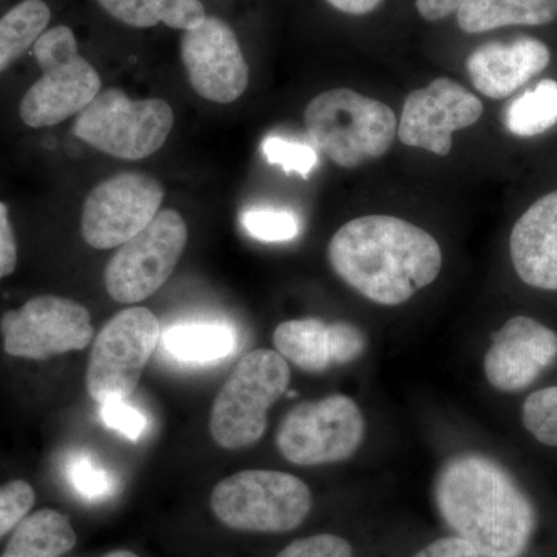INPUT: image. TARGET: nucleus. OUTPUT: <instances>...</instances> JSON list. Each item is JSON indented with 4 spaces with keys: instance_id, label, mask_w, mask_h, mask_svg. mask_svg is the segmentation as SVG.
<instances>
[{
    "instance_id": "f257e3e1",
    "label": "nucleus",
    "mask_w": 557,
    "mask_h": 557,
    "mask_svg": "<svg viewBox=\"0 0 557 557\" xmlns=\"http://www.w3.org/2000/svg\"><path fill=\"white\" fill-rule=\"evenodd\" d=\"M435 505L443 522L480 557H522L537 527L536 508L493 458L465 453L437 474Z\"/></svg>"
},
{
    "instance_id": "f03ea898",
    "label": "nucleus",
    "mask_w": 557,
    "mask_h": 557,
    "mask_svg": "<svg viewBox=\"0 0 557 557\" xmlns=\"http://www.w3.org/2000/svg\"><path fill=\"white\" fill-rule=\"evenodd\" d=\"M332 269L380 306H401L438 277L443 252L420 226L392 215L347 222L329 245Z\"/></svg>"
},
{
    "instance_id": "7ed1b4c3",
    "label": "nucleus",
    "mask_w": 557,
    "mask_h": 557,
    "mask_svg": "<svg viewBox=\"0 0 557 557\" xmlns=\"http://www.w3.org/2000/svg\"><path fill=\"white\" fill-rule=\"evenodd\" d=\"M304 121L314 148L346 170L386 156L398 131L394 110L350 89L318 95Z\"/></svg>"
},
{
    "instance_id": "20e7f679",
    "label": "nucleus",
    "mask_w": 557,
    "mask_h": 557,
    "mask_svg": "<svg viewBox=\"0 0 557 557\" xmlns=\"http://www.w3.org/2000/svg\"><path fill=\"white\" fill-rule=\"evenodd\" d=\"M287 361L269 348L252 350L237 362L212 405L209 431L219 446L242 449L263 437L269 409L287 392Z\"/></svg>"
},
{
    "instance_id": "39448f33",
    "label": "nucleus",
    "mask_w": 557,
    "mask_h": 557,
    "mask_svg": "<svg viewBox=\"0 0 557 557\" xmlns=\"http://www.w3.org/2000/svg\"><path fill=\"white\" fill-rule=\"evenodd\" d=\"M33 47L42 76L22 98L20 113L28 127L40 129L79 115L100 94L101 79L65 25L44 32Z\"/></svg>"
},
{
    "instance_id": "423d86ee",
    "label": "nucleus",
    "mask_w": 557,
    "mask_h": 557,
    "mask_svg": "<svg viewBox=\"0 0 557 557\" xmlns=\"http://www.w3.org/2000/svg\"><path fill=\"white\" fill-rule=\"evenodd\" d=\"M311 493L287 472L249 469L218 483L211 494L215 518L228 528L252 533H288L311 511Z\"/></svg>"
},
{
    "instance_id": "0eeeda50",
    "label": "nucleus",
    "mask_w": 557,
    "mask_h": 557,
    "mask_svg": "<svg viewBox=\"0 0 557 557\" xmlns=\"http://www.w3.org/2000/svg\"><path fill=\"white\" fill-rule=\"evenodd\" d=\"M174 127L166 101H134L120 89H109L79 113L75 135L91 148L121 160H143L163 148Z\"/></svg>"
},
{
    "instance_id": "6e6552de",
    "label": "nucleus",
    "mask_w": 557,
    "mask_h": 557,
    "mask_svg": "<svg viewBox=\"0 0 557 557\" xmlns=\"http://www.w3.org/2000/svg\"><path fill=\"white\" fill-rule=\"evenodd\" d=\"M366 423L361 409L346 395L300 403L277 429L282 456L299 467L346 461L361 446Z\"/></svg>"
},
{
    "instance_id": "1a4fd4ad",
    "label": "nucleus",
    "mask_w": 557,
    "mask_h": 557,
    "mask_svg": "<svg viewBox=\"0 0 557 557\" xmlns=\"http://www.w3.org/2000/svg\"><path fill=\"white\" fill-rule=\"evenodd\" d=\"M188 242L185 219L164 209L109 260L104 284L110 298L137 304L159 292L174 273Z\"/></svg>"
},
{
    "instance_id": "9d476101",
    "label": "nucleus",
    "mask_w": 557,
    "mask_h": 557,
    "mask_svg": "<svg viewBox=\"0 0 557 557\" xmlns=\"http://www.w3.org/2000/svg\"><path fill=\"white\" fill-rule=\"evenodd\" d=\"M160 339V322L145 307L116 313L94 341L87 366V391L101 405L134 394Z\"/></svg>"
},
{
    "instance_id": "9b49d317",
    "label": "nucleus",
    "mask_w": 557,
    "mask_h": 557,
    "mask_svg": "<svg viewBox=\"0 0 557 557\" xmlns=\"http://www.w3.org/2000/svg\"><path fill=\"white\" fill-rule=\"evenodd\" d=\"M3 348L11 357L49 359L84 350L94 339L86 307L61 296H38L0 319Z\"/></svg>"
},
{
    "instance_id": "f8f14e48",
    "label": "nucleus",
    "mask_w": 557,
    "mask_h": 557,
    "mask_svg": "<svg viewBox=\"0 0 557 557\" xmlns=\"http://www.w3.org/2000/svg\"><path fill=\"white\" fill-rule=\"evenodd\" d=\"M163 197V186L150 175H113L87 196L81 215L84 240L97 249L121 247L157 218Z\"/></svg>"
},
{
    "instance_id": "ddd939ff",
    "label": "nucleus",
    "mask_w": 557,
    "mask_h": 557,
    "mask_svg": "<svg viewBox=\"0 0 557 557\" xmlns=\"http://www.w3.org/2000/svg\"><path fill=\"white\" fill-rule=\"evenodd\" d=\"M483 113L482 101L449 78H438L406 98L397 135L403 145L446 157L454 132L474 126Z\"/></svg>"
},
{
    "instance_id": "4468645a",
    "label": "nucleus",
    "mask_w": 557,
    "mask_h": 557,
    "mask_svg": "<svg viewBox=\"0 0 557 557\" xmlns=\"http://www.w3.org/2000/svg\"><path fill=\"white\" fill-rule=\"evenodd\" d=\"M180 51L190 86L205 100L230 104L247 90L248 64L225 21L207 17L183 32Z\"/></svg>"
},
{
    "instance_id": "2eb2a0df",
    "label": "nucleus",
    "mask_w": 557,
    "mask_h": 557,
    "mask_svg": "<svg viewBox=\"0 0 557 557\" xmlns=\"http://www.w3.org/2000/svg\"><path fill=\"white\" fill-rule=\"evenodd\" d=\"M557 359V333L533 318L509 319L493 335L483 369L500 392L530 387Z\"/></svg>"
},
{
    "instance_id": "dca6fc26",
    "label": "nucleus",
    "mask_w": 557,
    "mask_h": 557,
    "mask_svg": "<svg viewBox=\"0 0 557 557\" xmlns=\"http://www.w3.org/2000/svg\"><path fill=\"white\" fill-rule=\"evenodd\" d=\"M552 54L542 40L519 38L490 42L469 54V78L491 100L511 97L528 81L548 67Z\"/></svg>"
},
{
    "instance_id": "f3484780",
    "label": "nucleus",
    "mask_w": 557,
    "mask_h": 557,
    "mask_svg": "<svg viewBox=\"0 0 557 557\" xmlns=\"http://www.w3.org/2000/svg\"><path fill=\"white\" fill-rule=\"evenodd\" d=\"M509 255L527 285L557 292V190L541 197L518 220L509 237Z\"/></svg>"
},
{
    "instance_id": "a211bd4d",
    "label": "nucleus",
    "mask_w": 557,
    "mask_h": 557,
    "mask_svg": "<svg viewBox=\"0 0 557 557\" xmlns=\"http://www.w3.org/2000/svg\"><path fill=\"white\" fill-rule=\"evenodd\" d=\"M465 33H485L509 25H547L557 20V0H467L457 11Z\"/></svg>"
},
{
    "instance_id": "6ab92c4d",
    "label": "nucleus",
    "mask_w": 557,
    "mask_h": 557,
    "mask_svg": "<svg viewBox=\"0 0 557 557\" xmlns=\"http://www.w3.org/2000/svg\"><path fill=\"white\" fill-rule=\"evenodd\" d=\"M76 533L67 516L40 509L14 528L0 557H61L75 547Z\"/></svg>"
},
{
    "instance_id": "aec40b11",
    "label": "nucleus",
    "mask_w": 557,
    "mask_h": 557,
    "mask_svg": "<svg viewBox=\"0 0 557 557\" xmlns=\"http://www.w3.org/2000/svg\"><path fill=\"white\" fill-rule=\"evenodd\" d=\"M161 343L172 358L188 364H212L237 350L236 330L220 322L175 325L161 335Z\"/></svg>"
},
{
    "instance_id": "412c9836",
    "label": "nucleus",
    "mask_w": 557,
    "mask_h": 557,
    "mask_svg": "<svg viewBox=\"0 0 557 557\" xmlns=\"http://www.w3.org/2000/svg\"><path fill=\"white\" fill-rule=\"evenodd\" d=\"M329 325L318 318L282 322L274 330V347L285 361L293 362L304 372H324L333 364Z\"/></svg>"
},
{
    "instance_id": "4be33fe9",
    "label": "nucleus",
    "mask_w": 557,
    "mask_h": 557,
    "mask_svg": "<svg viewBox=\"0 0 557 557\" xmlns=\"http://www.w3.org/2000/svg\"><path fill=\"white\" fill-rule=\"evenodd\" d=\"M115 20L131 27L149 28L159 24L190 30L207 20L200 0H98Z\"/></svg>"
},
{
    "instance_id": "5701e85b",
    "label": "nucleus",
    "mask_w": 557,
    "mask_h": 557,
    "mask_svg": "<svg viewBox=\"0 0 557 557\" xmlns=\"http://www.w3.org/2000/svg\"><path fill=\"white\" fill-rule=\"evenodd\" d=\"M50 22V9L42 0H24L0 20V73L20 60Z\"/></svg>"
},
{
    "instance_id": "b1692460",
    "label": "nucleus",
    "mask_w": 557,
    "mask_h": 557,
    "mask_svg": "<svg viewBox=\"0 0 557 557\" xmlns=\"http://www.w3.org/2000/svg\"><path fill=\"white\" fill-rule=\"evenodd\" d=\"M557 124V81L544 79L508 106L505 126L516 137H536Z\"/></svg>"
},
{
    "instance_id": "393cba45",
    "label": "nucleus",
    "mask_w": 557,
    "mask_h": 557,
    "mask_svg": "<svg viewBox=\"0 0 557 557\" xmlns=\"http://www.w3.org/2000/svg\"><path fill=\"white\" fill-rule=\"evenodd\" d=\"M522 421L537 442L557 448V386L531 394L523 403Z\"/></svg>"
},
{
    "instance_id": "a878e982",
    "label": "nucleus",
    "mask_w": 557,
    "mask_h": 557,
    "mask_svg": "<svg viewBox=\"0 0 557 557\" xmlns=\"http://www.w3.org/2000/svg\"><path fill=\"white\" fill-rule=\"evenodd\" d=\"M240 220L249 236L262 242H288L299 234V220L288 211L249 209Z\"/></svg>"
},
{
    "instance_id": "bb28decb",
    "label": "nucleus",
    "mask_w": 557,
    "mask_h": 557,
    "mask_svg": "<svg viewBox=\"0 0 557 557\" xmlns=\"http://www.w3.org/2000/svg\"><path fill=\"white\" fill-rule=\"evenodd\" d=\"M262 152L271 164H277L285 172H296L309 178L318 164L317 150L302 143H293L278 137H267L262 141Z\"/></svg>"
},
{
    "instance_id": "cd10ccee",
    "label": "nucleus",
    "mask_w": 557,
    "mask_h": 557,
    "mask_svg": "<svg viewBox=\"0 0 557 557\" xmlns=\"http://www.w3.org/2000/svg\"><path fill=\"white\" fill-rule=\"evenodd\" d=\"M69 479L73 487L87 500H102L113 491L112 475L87 454L70 460Z\"/></svg>"
},
{
    "instance_id": "c85d7f7f",
    "label": "nucleus",
    "mask_w": 557,
    "mask_h": 557,
    "mask_svg": "<svg viewBox=\"0 0 557 557\" xmlns=\"http://www.w3.org/2000/svg\"><path fill=\"white\" fill-rule=\"evenodd\" d=\"M35 500V490L25 480H13L0 486V537L27 518Z\"/></svg>"
},
{
    "instance_id": "c756f323",
    "label": "nucleus",
    "mask_w": 557,
    "mask_h": 557,
    "mask_svg": "<svg viewBox=\"0 0 557 557\" xmlns=\"http://www.w3.org/2000/svg\"><path fill=\"white\" fill-rule=\"evenodd\" d=\"M100 416L106 426L119 431L124 437L138 442L148 429L145 413L134 406L127 405L124 399L112 398L101 403Z\"/></svg>"
},
{
    "instance_id": "7c9ffc66",
    "label": "nucleus",
    "mask_w": 557,
    "mask_h": 557,
    "mask_svg": "<svg viewBox=\"0 0 557 557\" xmlns=\"http://www.w3.org/2000/svg\"><path fill=\"white\" fill-rule=\"evenodd\" d=\"M277 557H354V548L336 534H314L292 542Z\"/></svg>"
},
{
    "instance_id": "2f4dec72",
    "label": "nucleus",
    "mask_w": 557,
    "mask_h": 557,
    "mask_svg": "<svg viewBox=\"0 0 557 557\" xmlns=\"http://www.w3.org/2000/svg\"><path fill=\"white\" fill-rule=\"evenodd\" d=\"M329 330L333 364H348L364 354L368 339L357 325L350 324V322H335V324L329 325Z\"/></svg>"
},
{
    "instance_id": "473e14b6",
    "label": "nucleus",
    "mask_w": 557,
    "mask_h": 557,
    "mask_svg": "<svg viewBox=\"0 0 557 557\" xmlns=\"http://www.w3.org/2000/svg\"><path fill=\"white\" fill-rule=\"evenodd\" d=\"M17 265V245L11 228L9 208L0 201V278L10 276Z\"/></svg>"
},
{
    "instance_id": "72a5a7b5",
    "label": "nucleus",
    "mask_w": 557,
    "mask_h": 557,
    "mask_svg": "<svg viewBox=\"0 0 557 557\" xmlns=\"http://www.w3.org/2000/svg\"><path fill=\"white\" fill-rule=\"evenodd\" d=\"M412 557H480L471 544L458 536L437 539Z\"/></svg>"
},
{
    "instance_id": "f704fd0d",
    "label": "nucleus",
    "mask_w": 557,
    "mask_h": 557,
    "mask_svg": "<svg viewBox=\"0 0 557 557\" xmlns=\"http://www.w3.org/2000/svg\"><path fill=\"white\" fill-rule=\"evenodd\" d=\"M467 0H417V10L426 21H440L457 13Z\"/></svg>"
},
{
    "instance_id": "c9c22d12",
    "label": "nucleus",
    "mask_w": 557,
    "mask_h": 557,
    "mask_svg": "<svg viewBox=\"0 0 557 557\" xmlns=\"http://www.w3.org/2000/svg\"><path fill=\"white\" fill-rule=\"evenodd\" d=\"M327 2L343 13L361 16V14H368L375 10L383 0H327Z\"/></svg>"
},
{
    "instance_id": "e433bc0d",
    "label": "nucleus",
    "mask_w": 557,
    "mask_h": 557,
    "mask_svg": "<svg viewBox=\"0 0 557 557\" xmlns=\"http://www.w3.org/2000/svg\"><path fill=\"white\" fill-rule=\"evenodd\" d=\"M104 557H138L135 553L126 552V549H119V552L109 553Z\"/></svg>"
}]
</instances>
